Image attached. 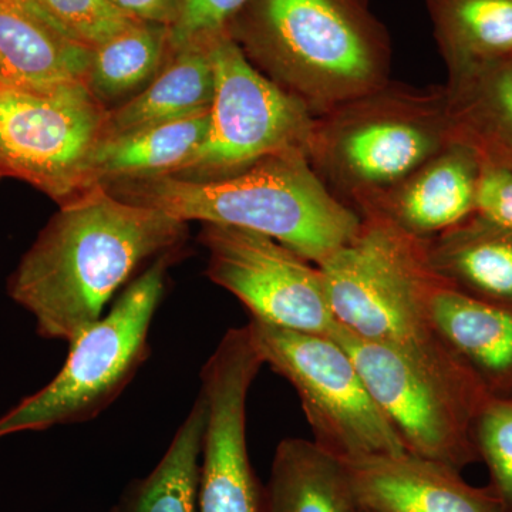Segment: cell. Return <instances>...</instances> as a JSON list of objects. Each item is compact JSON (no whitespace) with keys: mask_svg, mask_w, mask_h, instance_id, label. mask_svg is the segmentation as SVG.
Returning <instances> with one entry per match:
<instances>
[{"mask_svg":"<svg viewBox=\"0 0 512 512\" xmlns=\"http://www.w3.org/2000/svg\"><path fill=\"white\" fill-rule=\"evenodd\" d=\"M2 177H3V174H2V173H0V178H2Z\"/></svg>","mask_w":512,"mask_h":512,"instance_id":"cell-31","label":"cell"},{"mask_svg":"<svg viewBox=\"0 0 512 512\" xmlns=\"http://www.w3.org/2000/svg\"><path fill=\"white\" fill-rule=\"evenodd\" d=\"M214 90L210 39L192 40L175 49L174 57L141 92L107 110L101 138L210 110Z\"/></svg>","mask_w":512,"mask_h":512,"instance_id":"cell-19","label":"cell"},{"mask_svg":"<svg viewBox=\"0 0 512 512\" xmlns=\"http://www.w3.org/2000/svg\"><path fill=\"white\" fill-rule=\"evenodd\" d=\"M207 407L198 396L150 476L120 512H200V477Z\"/></svg>","mask_w":512,"mask_h":512,"instance_id":"cell-23","label":"cell"},{"mask_svg":"<svg viewBox=\"0 0 512 512\" xmlns=\"http://www.w3.org/2000/svg\"><path fill=\"white\" fill-rule=\"evenodd\" d=\"M168 47L170 28L137 22L92 50L84 84L103 106L136 96L167 63Z\"/></svg>","mask_w":512,"mask_h":512,"instance_id":"cell-24","label":"cell"},{"mask_svg":"<svg viewBox=\"0 0 512 512\" xmlns=\"http://www.w3.org/2000/svg\"><path fill=\"white\" fill-rule=\"evenodd\" d=\"M480 157L454 138L436 156L373 201L360 217L390 222L414 238L430 239L476 212Z\"/></svg>","mask_w":512,"mask_h":512,"instance_id":"cell-14","label":"cell"},{"mask_svg":"<svg viewBox=\"0 0 512 512\" xmlns=\"http://www.w3.org/2000/svg\"><path fill=\"white\" fill-rule=\"evenodd\" d=\"M121 200L178 220L258 232L320 265L355 238L362 217L328 190L302 153H285L214 180L163 177L104 185Z\"/></svg>","mask_w":512,"mask_h":512,"instance_id":"cell-2","label":"cell"},{"mask_svg":"<svg viewBox=\"0 0 512 512\" xmlns=\"http://www.w3.org/2000/svg\"><path fill=\"white\" fill-rule=\"evenodd\" d=\"M200 242L208 251V278L232 293L251 319L315 335L335 329L318 265L248 229L204 224Z\"/></svg>","mask_w":512,"mask_h":512,"instance_id":"cell-11","label":"cell"},{"mask_svg":"<svg viewBox=\"0 0 512 512\" xmlns=\"http://www.w3.org/2000/svg\"><path fill=\"white\" fill-rule=\"evenodd\" d=\"M229 33L316 117L389 83V33L369 0H251Z\"/></svg>","mask_w":512,"mask_h":512,"instance_id":"cell-3","label":"cell"},{"mask_svg":"<svg viewBox=\"0 0 512 512\" xmlns=\"http://www.w3.org/2000/svg\"><path fill=\"white\" fill-rule=\"evenodd\" d=\"M330 336L348 350L409 453L458 471L480 461L476 421L490 397L453 353L413 355L356 338L338 323Z\"/></svg>","mask_w":512,"mask_h":512,"instance_id":"cell-7","label":"cell"},{"mask_svg":"<svg viewBox=\"0 0 512 512\" xmlns=\"http://www.w3.org/2000/svg\"><path fill=\"white\" fill-rule=\"evenodd\" d=\"M57 28L93 50L140 20L131 18L110 0H35Z\"/></svg>","mask_w":512,"mask_h":512,"instance_id":"cell-25","label":"cell"},{"mask_svg":"<svg viewBox=\"0 0 512 512\" xmlns=\"http://www.w3.org/2000/svg\"><path fill=\"white\" fill-rule=\"evenodd\" d=\"M345 464L365 512H507L490 487H474L456 468L429 458L402 453Z\"/></svg>","mask_w":512,"mask_h":512,"instance_id":"cell-13","label":"cell"},{"mask_svg":"<svg viewBox=\"0 0 512 512\" xmlns=\"http://www.w3.org/2000/svg\"><path fill=\"white\" fill-rule=\"evenodd\" d=\"M174 259L154 261L109 312L69 343L59 373L0 416V439L93 420L119 399L150 356V329Z\"/></svg>","mask_w":512,"mask_h":512,"instance_id":"cell-6","label":"cell"},{"mask_svg":"<svg viewBox=\"0 0 512 512\" xmlns=\"http://www.w3.org/2000/svg\"><path fill=\"white\" fill-rule=\"evenodd\" d=\"M318 266L333 318L350 335L413 355L450 353L431 318V296L441 281L424 239L363 217L355 238Z\"/></svg>","mask_w":512,"mask_h":512,"instance_id":"cell-5","label":"cell"},{"mask_svg":"<svg viewBox=\"0 0 512 512\" xmlns=\"http://www.w3.org/2000/svg\"><path fill=\"white\" fill-rule=\"evenodd\" d=\"M430 306L441 342L487 396L512 400V311L468 298L443 282Z\"/></svg>","mask_w":512,"mask_h":512,"instance_id":"cell-16","label":"cell"},{"mask_svg":"<svg viewBox=\"0 0 512 512\" xmlns=\"http://www.w3.org/2000/svg\"><path fill=\"white\" fill-rule=\"evenodd\" d=\"M111 512H120V510H119V508H114V510Z\"/></svg>","mask_w":512,"mask_h":512,"instance_id":"cell-30","label":"cell"},{"mask_svg":"<svg viewBox=\"0 0 512 512\" xmlns=\"http://www.w3.org/2000/svg\"><path fill=\"white\" fill-rule=\"evenodd\" d=\"M247 328L264 365L298 394L316 444L343 461L409 453L338 340L255 319Z\"/></svg>","mask_w":512,"mask_h":512,"instance_id":"cell-8","label":"cell"},{"mask_svg":"<svg viewBox=\"0 0 512 512\" xmlns=\"http://www.w3.org/2000/svg\"><path fill=\"white\" fill-rule=\"evenodd\" d=\"M106 114L84 83L37 92L0 82V173L72 200L86 190Z\"/></svg>","mask_w":512,"mask_h":512,"instance_id":"cell-10","label":"cell"},{"mask_svg":"<svg viewBox=\"0 0 512 512\" xmlns=\"http://www.w3.org/2000/svg\"><path fill=\"white\" fill-rule=\"evenodd\" d=\"M453 140L444 87L389 82L316 117L308 160L360 215Z\"/></svg>","mask_w":512,"mask_h":512,"instance_id":"cell-4","label":"cell"},{"mask_svg":"<svg viewBox=\"0 0 512 512\" xmlns=\"http://www.w3.org/2000/svg\"><path fill=\"white\" fill-rule=\"evenodd\" d=\"M131 18L140 22L173 28L180 18V0H110Z\"/></svg>","mask_w":512,"mask_h":512,"instance_id":"cell-29","label":"cell"},{"mask_svg":"<svg viewBox=\"0 0 512 512\" xmlns=\"http://www.w3.org/2000/svg\"><path fill=\"white\" fill-rule=\"evenodd\" d=\"M437 278L468 298L512 311V234L477 214L426 239Z\"/></svg>","mask_w":512,"mask_h":512,"instance_id":"cell-17","label":"cell"},{"mask_svg":"<svg viewBox=\"0 0 512 512\" xmlns=\"http://www.w3.org/2000/svg\"><path fill=\"white\" fill-rule=\"evenodd\" d=\"M185 238L187 222L93 185L60 205L10 275L8 295L39 336L70 343L141 266L180 251Z\"/></svg>","mask_w":512,"mask_h":512,"instance_id":"cell-1","label":"cell"},{"mask_svg":"<svg viewBox=\"0 0 512 512\" xmlns=\"http://www.w3.org/2000/svg\"><path fill=\"white\" fill-rule=\"evenodd\" d=\"M264 512H365L357 503L345 461L313 440L285 439L276 447Z\"/></svg>","mask_w":512,"mask_h":512,"instance_id":"cell-21","label":"cell"},{"mask_svg":"<svg viewBox=\"0 0 512 512\" xmlns=\"http://www.w3.org/2000/svg\"><path fill=\"white\" fill-rule=\"evenodd\" d=\"M92 50L70 39L35 0H0V79L52 92L84 83Z\"/></svg>","mask_w":512,"mask_h":512,"instance_id":"cell-15","label":"cell"},{"mask_svg":"<svg viewBox=\"0 0 512 512\" xmlns=\"http://www.w3.org/2000/svg\"><path fill=\"white\" fill-rule=\"evenodd\" d=\"M474 214L512 234L511 170L480 158Z\"/></svg>","mask_w":512,"mask_h":512,"instance_id":"cell-28","label":"cell"},{"mask_svg":"<svg viewBox=\"0 0 512 512\" xmlns=\"http://www.w3.org/2000/svg\"><path fill=\"white\" fill-rule=\"evenodd\" d=\"M262 366L245 325L229 329L202 367L200 512H264L247 446L248 394Z\"/></svg>","mask_w":512,"mask_h":512,"instance_id":"cell-12","label":"cell"},{"mask_svg":"<svg viewBox=\"0 0 512 512\" xmlns=\"http://www.w3.org/2000/svg\"><path fill=\"white\" fill-rule=\"evenodd\" d=\"M210 126V110L101 138L87 168L93 185L173 175L197 151Z\"/></svg>","mask_w":512,"mask_h":512,"instance_id":"cell-20","label":"cell"},{"mask_svg":"<svg viewBox=\"0 0 512 512\" xmlns=\"http://www.w3.org/2000/svg\"><path fill=\"white\" fill-rule=\"evenodd\" d=\"M480 460L487 464L491 490L512 512V400H488L476 421Z\"/></svg>","mask_w":512,"mask_h":512,"instance_id":"cell-26","label":"cell"},{"mask_svg":"<svg viewBox=\"0 0 512 512\" xmlns=\"http://www.w3.org/2000/svg\"><path fill=\"white\" fill-rule=\"evenodd\" d=\"M208 39L215 76L210 126L171 177L214 180L279 154L309 156L315 114L255 67L229 30Z\"/></svg>","mask_w":512,"mask_h":512,"instance_id":"cell-9","label":"cell"},{"mask_svg":"<svg viewBox=\"0 0 512 512\" xmlns=\"http://www.w3.org/2000/svg\"><path fill=\"white\" fill-rule=\"evenodd\" d=\"M0 82H3V80H2V79H0Z\"/></svg>","mask_w":512,"mask_h":512,"instance_id":"cell-32","label":"cell"},{"mask_svg":"<svg viewBox=\"0 0 512 512\" xmlns=\"http://www.w3.org/2000/svg\"><path fill=\"white\" fill-rule=\"evenodd\" d=\"M444 93L454 138L512 171V57L448 73Z\"/></svg>","mask_w":512,"mask_h":512,"instance_id":"cell-18","label":"cell"},{"mask_svg":"<svg viewBox=\"0 0 512 512\" xmlns=\"http://www.w3.org/2000/svg\"><path fill=\"white\" fill-rule=\"evenodd\" d=\"M448 73L512 57V0H426Z\"/></svg>","mask_w":512,"mask_h":512,"instance_id":"cell-22","label":"cell"},{"mask_svg":"<svg viewBox=\"0 0 512 512\" xmlns=\"http://www.w3.org/2000/svg\"><path fill=\"white\" fill-rule=\"evenodd\" d=\"M251 0H180V18L170 29L174 49L197 39L228 32Z\"/></svg>","mask_w":512,"mask_h":512,"instance_id":"cell-27","label":"cell"}]
</instances>
